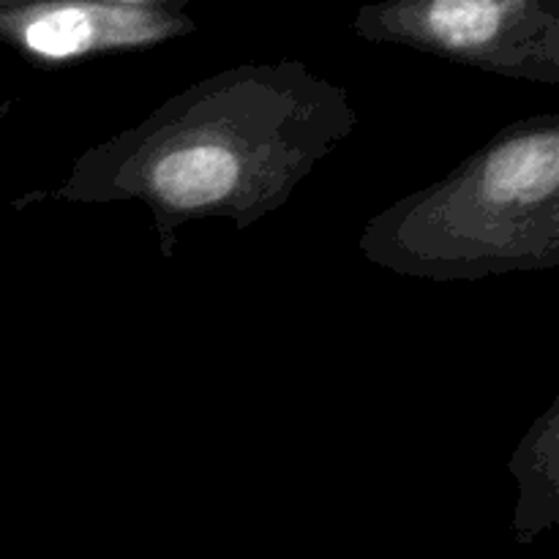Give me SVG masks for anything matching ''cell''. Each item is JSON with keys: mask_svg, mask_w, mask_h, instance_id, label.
<instances>
[{"mask_svg": "<svg viewBox=\"0 0 559 559\" xmlns=\"http://www.w3.org/2000/svg\"><path fill=\"white\" fill-rule=\"evenodd\" d=\"M360 254L426 282H480L559 265V115L497 131L435 183L377 213Z\"/></svg>", "mask_w": 559, "mask_h": 559, "instance_id": "obj_2", "label": "cell"}, {"mask_svg": "<svg viewBox=\"0 0 559 559\" xmlns=\"http://www.w3.org/2000/svg\"><path fill=\"white\" fill-rule=\"evenodd\" d=\"M511 473L519 489L513 535L530 546L559 522V399H551L549 409L522 437Z\"/></svg>", "mask_w": 559, "mask_h": 559, "instance_id": "obj_5", "label": "cell"}, {"mask_svg": "<svg viewBox=\"0 0 559 559\" xmlns=\"http://www.w3.org/2000/svg\"><path fill=\"white\" fill-rule=\"evenodd\" d=\"M11 109H14V102H11V98H0V120H3Z\"/></svg>", "mask_w": 559, "mask_h": 559, "instance_id": "obj_6", "label": "cell"}, {"mask_svg": "<svg viewBox=\"0 0 559 559\" xmlns=\"http://www.w3.org/2000/svg\"><path fill=\"white\" fill-rule=\"evenodd\" d=\"M353 31L506 80L559 85V0H396L364 5Z\"/></svg>", "mask_w": 559, "mask_h": 559, "instance_id": "obj_3", "label": "cell"}, {"mask_svg": "<svg viewBox=\"0 0 559 559\" xmlns=\"http://www.w3.org/2000/svg\"><path fill=\"white\" fill-rule=\"evenodd\" d=\"M194 31L183 0H0V44L38 69L145 52Z\"/></svg>", "mask_w": 559, "mask_h": 559, "instance_id": "obj_4", "label": "cell"}, {"mask_svg": "<svg viewBox=\"0 0 559 559\" xmlns=\"http://www.w3.org/2000/svg\"><path fill=\"white\" fill-rule=\"evenodd\" d=\"M358 129L347 87L300 60L216 71L71 164L63 183L14 205L140 202L173 260L183 224L222 218L249 229L287 205L322 158Z\"/></svg>", "mask_w": 559, "mask_h": 559, "instance_id": "obj_1", "label": "cell"}]
</instances>
